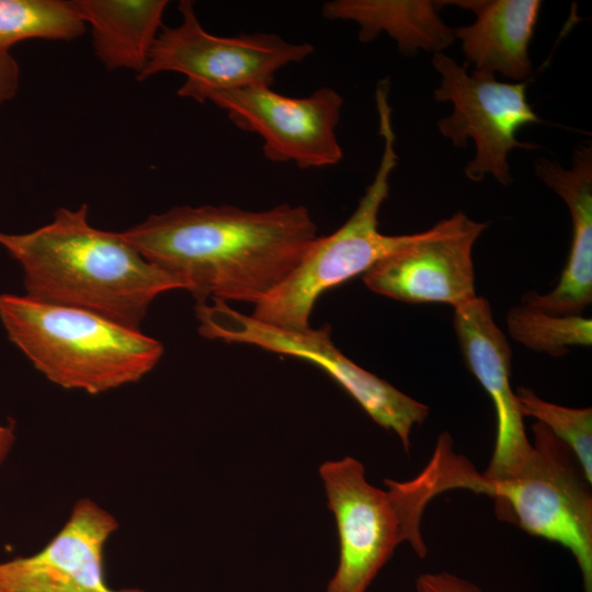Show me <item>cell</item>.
<instances>
[{
  "label": "cell",
  "instance_id": "1",
  "mask_svg": "<svg viewBox=\"0 0 592 592\" xmlns=\"http://www.w3.org/2000/svg\"><path fill=\"white\" fill-rule=\"evenodd\" d=\"M146 260L196 299L254 306L299 263L318 237L305 206L252 212L231 205L174 206L121 232Z\"/></svg>",
  "mask_w": 592,
  "mask_h": 592
},
{
  "label": "cell",
  "instance_id": "2",
  "mask_svg": "<svg viewBox=\"0 0 592 592\" xmlns=\"http://www.w3.org/2000/svg\"><path fill=\"white\" fill-rule=\"evenodd\" d=\"M0 244L23 269L27 296L135 329L159 295L182 288L121 232L92 227L86 204L58 208L50 223L31 232L0 231Z\"/></svg>",
  "mask_w": 592,
  "mask_h": 592
},
{
  "label": "cell",
  "instance_id": "3",
  "mask_svg": "<svg viewBox=\"0 0 592 592\" xmlns=\"http://www.w3.org/2000/svg\"><path fill=\"white\" fill-rule=\"evenodd\" d=\"M467 469L448 432L439 435L430 462L414 478L385 479L387 490L371 485L353 457L325 462L319 475L339 536V563L326 592H365L402 543L424 558L423 512L436 496L463 489Z\"/></svg>",
  "mask_w": 592,
  "mask_h": 592
},
{
  "label": "cell",
  "instance_id": "4",
  "mask_svg": "<svg viewBox=\"0 0 592 592\" xmlns=\"http://www.w3.org/2000/svg\"><path fill=\"white\" fill-rule=\"evenodd\" d=\"M0 320L49 382L91 395L138 382L163 354L162 344L139 329L27 295L1 294Z\"/></svg>",
  "mask_w": 592,
  "mask_h": 592
},
{
  "label": "cell",
  "instance_id": "5",
  "mask_svg": "<svg viewBox=\"0 0 592 592\" xmlns=\"http://www.w3.org/2000/svg\"><path fill=\"white\" fill-rule=\"evenodd\" d=\"M389 86L377 84L375 99L383 152L373 181L356 209L334 232L317 237L287 277L254 306L252 317L283 329L306 330L314 306L326 291L364 274L382 259L412 242L418 234L385 235L378 215L398 164L388 102Z\"/></svg>",
  "mask_w": 592,
  "mask_h": 592
},
{
  "label": "cell",
  "instance_id": "6",
  "mask_svg": "<svg viewBox=\"0 0 592 592\" xmlns=\"http://www.w3.org/2000/svg\"><path fill=\"white\" fill-rule=\"evenodd\" d=\"M532 451L506 477L482 474L500 521L567 548L579 566L583 592H592L591 482L572 451L546 426L532 425Z\"/></svg>",
  "mask_w": 592,
  "mask_h": 592
},
{
  "label": "cell",
  "instance_id": "7",
  "mask_svg": "<svg viewBox=\"0 0 592 592\" xmlns=\"http://www.w3.org/2000/svg\"><path fill=\"white\" fill-rule=\"evenodd\" d=\"M196 305L198 332L205 338L255 345L269 352L306 360L335 380L382 428L392 431L406 452L412 429L429 414V407L362 368L331 340V327L288 330L262 322L212 300Z\"/></svg>",
  "mask_w": 592,
  "mask_h": 592
},
{
  "label": "cell",
  "instance_id": "8",
  "mask_svg": "<svg viewBox=\"0 0 592 592\" xmlns=\"http://www.w3.org/2000/svg\"><path fill=\"white\" fill-rule=\"evenodd\" d=\"M181 23L162 27L138 80L160 72L186 77L178 94L200 100L209 90H231L270 86L275 73L289 64L306 59L314 52L308 43H291L272 33L217 36L201 25L193 3H179Z\"/></svg>",
  "mask_w": 592,
  "mask_h": 592
},
{
  "label": "cell",
  "instance_id": "9",
  "mask_svg": "<svg viewBox=\"0 0 592 592\" xmlns=\"http://www.w3.org/2000/svg\"><path fill=\"white\" fill-rule=\"evenodd\" d=\"M432 64L441 75L434 91L439 102H451L453 112L437 122L440 133L455 147L475 144V156L465 167V175L479 182L492 175L499 183H512L509 152L514 148L535 149L534 144L516 138L528 124L543 123L527 101L524 82H500L493 76L468 73L444 53L433 55Z\"/></svg>",
  "mask_w": 592,
  "mask_h": 592
},
{
  "label": "cell",
  "instance_id": "10",
  "mask_svg": "<svg viewBox=\"0 0 592 592\" xmlns=\"http://www.w3.org/2000/svg\"><path fill=\"white\" fill-rule=\"evenodd\" d=\"M205 101L224 110L238 128L258 134L263 155L272 162L309 169L335 166L343 158L335 134L343 98L329 87L291 98L257 84L209 90L198 100Z\"/></svg>",
  "mask_w": 592,
  "mask_h": 592
},
{
  "label": "cell",
  "instance_id": "11",
  "mask_svg": "<svg viewBox=\"0 0 592 592\" xmlns=\"http://www.w3.org/2000/svg\"><path fill=\"white\" fill-rule=\"evenodd\" d=\"M485 223L457 212L419 232L363 274L367 288L408 304H448L476 297L473 248Z\"/></svg>",
  "mask_w": 592,
  "mask_h": 592
},
{
  "label": "cell",
  "instance_id": "12",
  "mask_svg": "<svg viewBox=\"0 0 592 592\" xmlns=\"http://www.w3.org/2000/svg\"><path fill=\"white\" fill-rule=\"evenodd\" d=\"M117 520L88 498L79 499L61 530L39 551L0 562V587L16 592H145L113 589L103 555Z\"/></svg>",
  "mask_w": 592,
  "mask_h": 592
},
{
  "label": "cell",
  "instance_id": "13",
  "mask_svg": "<svg viewBox=\"0 0 592 592\" xmlns=\"http://www.w3.org/2000/svg\"><path fill=\"white\" fill-rule=\"evenodd\" d=\"M454 330L467 368L491 398L497 434L483 475L503 478L517 469L532 451L523 414L511 387V348L494 322L489 301L476 296L454 308Z\"/></svg>",
  "mask_w": 592,
  "mask_h": 592
},
{
  "label": "cell",
  "instance_id": "14",
  "mask_svg": "<svg viewBox=\"0 0 592 592\" xmlns=\"http://www.w3.org/2000/svg\"><path fill=\"white\" fill-rule=\"evenodd\" d=\"M535 174L566 203L571 218L567 263L556 287L530 292L523 304L557 316L581 315L592 301V146L580 145L570 168L538 158Z\"/></svg>",
  "mask_w": 592,
  "mask_h": 592
},
{
  "label": "cell",
  "instance_id": "15",
  "mask_svg": "<svg viewBox=\"0 0 592 592\" xmlns=\"http://www.w3.org/2000/svg\"><path fill=\"white\" fill-rule=\"evenodd\" d=\"M471 11L476 20L454 30L474 72L524 82L532 75L530 43L539 16L538 0L447 1Z\"/></svg>",
  "mask_w": 592,
  "mask_h": 592
},
{
  "label": "cell",
  "instance_id": "16",
  "mask_svg": "<svg viewBox=\"0 0 592 592\" xmlns=\"http://www.w3.org/2000/svg\"><path fill=\"white\" fill-rule=\"evenodd\" d=\"M445 1L430 0H333L323 3L322 14L360 27L358 39L371 42L382 33L391 37L402 54L418 50L442 53L455 39L454 30L440 16Z\"/></svg>",
  "mask_w": 592,
  "mask_h": 592
},
{
  "label": "cell",
  "instance_id": "17",
  "mask_svg": "<svg viewBox=\"0 0 592 592\" xmlns=\"http://www.w3.org/2000/svg\"><path fill=\"white\" fill-rule=\"evenodd\" d=\"M91 26L94 54L109 69L145 68L162 29L167 0H75Z\"/></svg>",
  "mask_w": 592,
  "mask_h": 592
},
{
  "label": "cell",
  "instance_id": "18",
  "mask_svg": "<svg viewBox=\"0 0 592 592\" xmlns=\"http://www.w3.org/2000/svg\"><path fill=\"white\" fill-rule=\"evenodd\" d=\"M86 29L75 1L0 0V54L26 39L71 41Z\"/></svg>",
  "mask_w": 592,
  "mask_h": 592
},
{
  "label": "cell",
  "instance_id": "19",
  "mask_svg": "<svg viewBox=\"0 0 592 592\" xmlns=\"http://www.w3.org/2000/svg\"><path fill=\"white\" fill-rule=\"evenodd\" d=\"M510 335L525 348L560 357L570 346H590L592 320L582 315L557 316L530 305L512 307L506 315Z\"/></svg>",
  "mask_w": 592,
  "mask_h": 592
},
{
  "label": "cell",
  "instance_id": "20",
  "mask_svg": "<svg viewBox=\"0 0 592 592\" xmlns=\"http://www.w3.org/2000/svg\"><path fill=\"white\" fill-rule=\"evenodd\" d=\"M515 395L522 414L536 419L562 441L592 483V409L568 408L545 401L527 387H520Z\"/></svg>",
  "mask_w": 592,
  "mask_h": 592
},
{
  "label": "cell",
  "instance_id": "21",
  "mask_svg": "<svg viewBox=\"0 0 592 592\" xmlns=\"http://www.w3.org/2000/svg\"><path fill=\"white\" fill-rule=\"evenodd\" d=\"M417 592H482L475 583L449 572H425L415 580Z\"/></svg>",
  "mask_w": 592,
  "mask_h": 592
},
{
  "label": "cell",
  "instance_id": "22",
  "mask_svg": "<svg viewBox=\"0 0 592 592\" xmlns=\"http://www.w3.org/2000/svg\"><path fill=\"white\" fill-rule=\"evenodd\" d=\"M19 65L10 53L0 54V105L14 98L19 87Z\"/></svg>",
  "mask_w": 592,
  "mask_h": 592
},
{
  "label": "cell",
  "instance_id": "23",
  "mask_svg": "<svg viewBox=\"0 0 592 592\" xmlns=\"http://www.w3.org/2000/svg\"><path fill=\"white\" fill-rule=\"evenodd\" d=\"M15 441L14 425L9 423L8 425L0 424V465L4 462L7 456Z\"/></svg>",
  "mask_w": 592,
  "mask_h": 592
},
{
  "label": "cell",
  "instance_id": "24",
  "mask_svg": "<svg viewBox=\"0 0 592 592\" xmlns=\"http://www.w3.org/2000/svg\"><path fill=\"white\" fill-rule=\"evenodd\" d=\"M0 592H16V591L0 587Z\"/></svg>",
  "mask_w": 592,
  "mask_h": 592
}]
</instances>
